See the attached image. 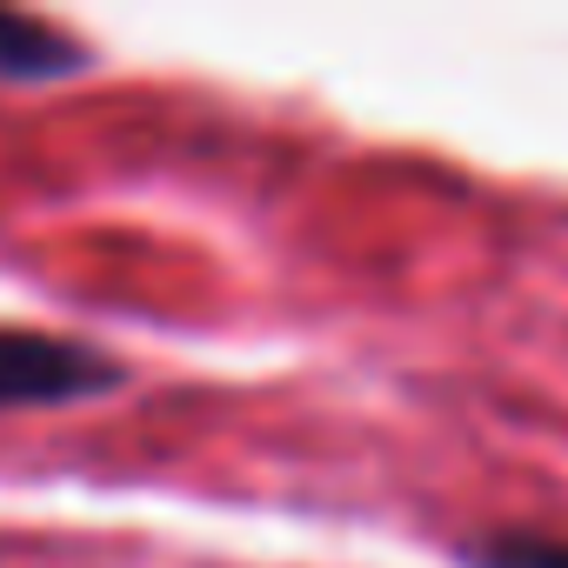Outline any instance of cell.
<instances>
[{"label": "cell", "mask_w": 568, "mask_h": 568, "mask_svg": "<svg viewBox=\"0 0 568 568\" xmlns=\"http://www.w3.org/2000/svg\"><path fill=\"white\" fill-rule=\"evenodd\" d=\"M128 368L88 342L48 335V328H0V408H68L114 395Z\"/></svg>", "instance_id": "obj_1"}, {"label": "cell", "mask_w": 568, "mask_h": 568, "mask_svg": "<svg viewBox=\"0 0 568 568\" xmlns=\"http://www.w3.org/2000/svg\"><path fill=\"white\" fill-rule=\"evenodd\" d=\"M74 68H88L81 41H68L61 28H48L34 14L0 8V81H68Z\"/></svg>", "instance_id": "obj_2"}, {"label": "cell", "mask_w": 568, "mask_h": 568, "mask_svg": "<svg viewBox=\"0 0 568 568\" xmlns=\"http://www.w3.org/2000/svg\"><path fill=\"white\" fill-rule=\"evenodd\" d=\"M468 568H568V541L561 535H488L475 548H462Z\"/></svg>", "instance_id": "obj_3"}]
</instances>
